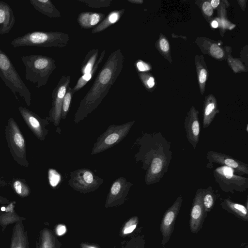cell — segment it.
Here are the masks:
<instances>
[{"label":"cell","mask_w":248,"mask_h":248,"mask_svg":"<svg viewBox=\"0 0 248 248\" xmlns=\"http://www.w3.org/2000/svg\"><path fill=\"white\" fill-rule=\"evenodd\" d=\"M71 77L62 76L52 93V107L50 116L55 126H58L61 120L62 101L68 88L69 87Z\"/></svg>","instance_id":"ba28073f"},{"label":"cell","mask_w":248,"mask_h":248,"mask_svg":"<svg viewBox=\"0 0 248 248\" xmlns=\"http://www.w3.org/2000/svg\"><path fill=\"white\" fill-rule=\"evenodd\" d=\"M79 1L92 8H105L110 6L111 0H79Z\"/></svg>","instance_id":"f546056e"},{"label":"cell","mask_w":248,"mask_h":248,"mask_svg":"<svg viewBox=\"0 0 248 248\" xmlns=\"http://www.w3.org/2000/svg\"><path fill=\"white\" fill-rule=\"evenodd\" d=\"M9 137L11 146L17 156L23 157L25 154V140L15 122L11 119Z\"/></svg>","instance_id":"9a60e30c"},{"label":"cell","mask_w":248,"mask_h":248,"mask_svg":"<svg viewBox=\"0 0 248 248\" xmlns=\"http://www.w3.org/2000/svg\"><path fill=\"white\" fill-rule=\"evenodd\" d=\"M138 220L137 217L131 218L125 225L123 232L125 234L132 232L136 228Z\"/></svg>","instance_id":"d6a6232c"},{"label":"cell","mask_w":248,"mask_h":248,"mask_svg":"<svg viewBox=\"0 0 248 248\" xmlns=\"http://www.w3.org/2000/svg\"><path fill=\"white\" fill-rule=\"evenodd\" d=\"M16 21L13 11L10 6L3 1H0V34L9 33Z\"/></svg>","instance_id":"5bb4252c"},{"label":"cell","mask_w":248,"mask_h":248,"mask_svg":"<svg viewBox=\"0 0 248 248\" xmlns=\"http://www.w3.org/2000/svg\"><path fill=\"white\" fill-rule=\"evenodd\" d=\"M56 238L52 231L44 228L40 232L39 248H57Z\"/></svg>","instance_id":"484cf974"},{"label":"cell","mask_w":248,"mask_h":248,"mask_svg":"<svg viewBox=\"0 0 248 248\" xmlns=\"http://www.w3.org/2000/svg\"><path fill=\"white\" fill-rule=\"evenodd\" d=\"M127 1L132 3H142L143 2L142 0H127Z\"/></svg>","instance_id":"60d3db41"},{"label":"cell","mask_w":248,"mask_h":248,"mask_svg":"<svg viewBox=\"0 0 248 248\" xmlns=\"http://www.w3.org/2000/svg\"><path fill=\"white\" fill-rule=\"evenodd\" d=\"M207 158L211 163H216L234 170L241 175L248 174V165L230 155L215 151L208 152Z\"/></svg>","instance_id":"8fae6325"},{"label":"cell","mask_w":248,"mask_h":248,"mask_svg":"<svg viewBox=\"0 0 248 248\" xmlns=\"http://www.w3.org/2000/svg\"><path fill=\"white\" fill-rule=\"evenodd\" d=\"M136 65L138 70L140 72L148 71L150 69L147 63L141 61L137 62Z\"/></svg>","instance_id":"e575fe53"},{"label":"cell","mask_w":248,"mask_h":248,"mask_svg":"<svg viewBox=\"0 0 248 248\" xmlns=\"http://www.w3.org/2000/svg\"><path fill=\"white\" fill-rule=\"evenodd\" d=\"M202 188H199L195 194L190 213L189 227L192 233H197L202 227L205 212L202 202Z\"/></svg>","instance_id":"7c38bea8"},{"label":"cell","mask_w":248,"mask_h":248,"mask_svg":"<svg viewBox=\"0 0 248 248\" xmlns=\"http://www.w3.org/2000/svg\"><path fill=\"white\" fill-rule=\"evenodd\" d=\"M48 177L49 184L53 187L57 186L61 180V175L55 170L52 169L48 170Z\"/></svg>","instance_id":"1f68e13d"},{"label":"cell","mask_w":248,"mask_h":248,"mask_svg":"<svg viewBox=\"0 0 248 248\" xmlns=\"http://www.w3.org/2000/svg\"><path fill=\"white\" fill-rule=\"evenodd\" d=\"M105 18V15L102 13L85 12L78 15V22L81 28L88 29L94 27Z\"/></svg>","instance_id":"d6986e66"},{"label":"cell","mask_w":248,"mask_h":248,"mask_svg":"<svg viewBox=\"0 0 248 248\" xmlns=\"http://www.w3.org/2000/svg\"><path fill=\"white\" fill-rule=\"evenodd\" d=\"M212 26L213 28H217V26H218V23H217V22L216 21H213L212 22Z\"/></svg>","instance_id":"b9f144b4"},{"label":"cell","mask_w":248,"mask_h":248,"mask_svg":"<svg viewBox=\"0 0 248 248\" xmlns=\"http://www.w3.org/2000/svg\"><path fill=\"white\" fill-rule=\"evenodd\" d=\"M83 248H95L90 246H87V245H84V246H83Z\"/></svg>","instance_id":"7bdbcfd3"},{"label":"cell","mask_w":248,"mask_h":248,"mask_svg":"<svg viewBox=\"0 0 248 248\" xmlns=\"http://www.w3.org/2000/svg\"><path fill=\"white\" fill-rule=\"evenodd\" d=\"M146 84L149 88H152L155 85L154 78L151 77L147 80Z\"/></svg>","instance_id":"f35d334b"},{"label":"cell","mask_w":248,"mask_h":248,"mask_svg":"<svg viewBox=\"0 0 248 248\" xmlns=\"http://www.w3.org/2000/svg\"></svg>","instance_id":"ee69618b"},{"label":"cell","mask_w":248,"mask_h":248,"mask_svg":"<svg viewBox=\"0 0 248 248\" xmlns=\"http://www.w3.org/2000/svg\"><path fill=\"white\" fill-rule=\"evenodd\" d=\"M16 192L21 197L27 196L30 193L28 187L19 180H16L13 184Z\"/></svg>","instance_id":"4dcf8cb0"},{"label":"cell","mask_w":248,"mask_h":248,"mask_svg":"<svg viewBox=\"0 0 248 248\" xmlns=\"http://www.w3.org/2000/svg\"><path fill=\"white\" fill-rule=\"evenodd\" d=\"M216 199L212 186L202 188V202L206 213L209 212L213 208Z\"/></svg>","instance_id":"83f0119b"},{"label":"cell","mask_w":248,"mask_h":248,"mask_svg":"<svg viewBox=\"0 0 248 248\" xmlns=\"http://www.w3.org/2000/svg\"><path fill=\"white\" fill-rule=\"evenodd\" d=\"M219 2L220 1L218 0H213L211 1L210 4L212 7L216 8L218 5Z\"/></svg>","instance_id":"ab89813d"},{"label":"cell","mask_w":248,"mask_h":248,"mask_svg":"<svg viewBox=\"0 0 248 248\" xmlns=\"http://www.w3.org/2000/svg\"><path fill=\"white\" fill-rule=\"evenodd\" d=\"M30 2L36 11L48 17L61 16L60 12L50 0H30Z\"/></svg>","instance_id":"ac0fdd59"},{"label":"cell","mask_w":248,"mask_h":248,"mask_svg":"<svg viewBox=\"0 0 248 248\" xmlns=\"http://www.w3.org/2000/svg\"><path fill=\"white\" fill-rule=\"evenodd\" d=\"M21 61L25 67L26 79L35 84L37 88L46 84L57 67L54 59L42 55L23 56Z\"/></svg>","instance_id":"7a4b0ae2"},{"label":"cell","mask_w":248,"mask_h":248,"mask_svg":"<svg viewBox=\"0 0 248 248\" xmlns=\"http://www.w3.org/2000/svg\"><path fill=\"white\" fill-rule=\"evenodd\" d=\"M185 128L186 138L194 149H195L199 141L200 125L198 111L192 108L185 120Z\"/></svg>","instance_id":"4fadbf2b"},{"label":"cell","mask_w":248,"mask_h":248,"mask_svg":"<svg viewBox=\"0 0 248 248\" xmlns=\"http://www.w3.org/2000/svg\"><path fill=\"white\" fill-rule=\"evenodd\" d=\"M217 113L216 103L213 101L208 100L205 105L202 125L203 128L208 127L213 122Z\"/></svg>","instance_id":"4316f807"},{"label":"cell","mask_w":248,"mask_h":248,"mask_svg":"<svg viewBox=\"0 0 248 248\" xmlns=\"http://www.w3.org/2000/svg\"><path fill=\"white\" fill-rule=\"evenodd\" d=\"M202 10L207 16H210L213 14V9L209 2L206 1L203 3Z\"/></svg>","instance_id":"d590c367"},{"label":"cell","mask_w":248,"mask_h":248,"mask_svg":"<svg viewBox=\"0 0 248 248\" xmlns=\"http://www.w3.org/2000/svg\"><path fill=\"white\" fill-rule=\"evenodd\" d=\"M99 51L98 49H93L86 55L80 68V72L82 75L92 71L98 59Z\"/></svg>","instance_id":"d4e9b609"},{"label":"cell","mask_w":248,"mask_h":248,"mask_svg":"<svg viewBox=\"0 0 248 248\" xmlns=\"http://www.w3.org/2000/svg\"><path fill=\"white\" fill-rule=\"evenodd\" d=\"M135 121L121 125H111L97 139L91 155L100 153L115 145L124 139L129 133Z\"/></svg>","instance_id":"5b68a950"},{"label":"cell","mask_w":248,"mask_h":248,"mask_svg":"<svg viewBox=\"0 0 248 248\" xmlns=\"http://www.w3.org/2000/svg\"><path fill=\"white\" fill-rule=\"evenodd\" d=\"M124 56L120 49L111 53L99 72L91 88L81 100L75 114L76 124L96 108L122 71Z\"/></svg>","instance_id":"6da1fadb"},{"label":"cell","mask_w":248,"mask_h":248,"mask_svg":"<svg viewBox=\"0 0 248 248\" xmlns=\"http://www.w3.org/2000/svg\"><path fill=\"white\" fill-rule=\"evenodd\" d=\"M105 50H103L101 52L100 56L98 57V59L93 69L90 73L83 75L80 78H79L76 85L73 88H72V92L73 94H74L80 90L86 84L88 81H89L93 77L97 70L100 64L103 60L105 55Z\"/></svg>","instance_id":"7402d4cb"},{"label":"cell","mask_w":248,"mask_h":248,"mask_svg":"<svg viewBox=\"0 0 248 248\" xmlns=\"http://www.w3.org/2000/svg\"><path fill=\"white\" fill-rule=\"evenodd\" d=\"M0 77L16 97L18 94L30 104L31 93L8 55L0 48Z\"/></svg>","instance_id":"277c9868"},{"label":"cell","mask_w":248,"mask_h":248,"mask_svg":"<svg viewBox=\"0 0 248 248\" xmlns=\"http://www.w3.org/2000/svg\"><path fill=\"white\" fill-rule=\"evenodd\" d=\"M23 220L14 226L10 248H28L27 232L25 231Z\"/></svg>","instance_id":"2e32d148"},{"label":"cell","mask_w":248,"mask_h":248,"mask_svg":"<svg viewBox=\"0 0 248 248\" xmlns=\"http://www.w3.org/2000/svg\"><path fill=\"white\" fill-rule=\"evenodd\" d=\"M70 40L69 34L60 31H32L13 39L10 43L14 47L37 46L63 47Z\"/></svg>","instance_id":"3957f363"},{"label":"cell","mask_w":248,"mask_h":248,"mask_svg":"<svg viewBox=\"0 0 248 248\" xmlns=\"http://www.w3.org/2000/svg\"><path fill=\"white\" fill-rule=\"evenodd\" d=\"M210 54L216 58H221L223 56V50L216 44H213L210 48Z\"/></svg>","instance_id":"836d02e7"},{"label":"cell","mask_w":248,"mask_h":248,"mask_svg":"<svg viewBox=\"0 0 248 248\" xmlns=\"http://www.w3.org/2000/svg\"><path fill=\"white\" fill-rule=\"evenodd\" d=\"M222 205L232 213L241 217L246 221H248V214L247 207L241 204L234 202L229 199L224 200Z\"/></svg>","instance_id":"cb8c5ba5"},{"label":"cell","mask_w":248,"mask_h":248,"mask_svg":"<svg viewBox=\"0 0 248 248\" xmlns=\"http://www.w3.org/2000/svg\"><path fill=\"white\" fill-rule=\"evenodd\" d=\"M5 213L0 216V224L4 229L6 226L17 222L21 220L26 219L23 217L18 216L14 210V205L11 203L6 208Z\"/></svg>","instance_id":"603a6c76"},{"label":"cell","mask_w":248,"mask_h":248,"mask_svg":"<svg viewBox=\"0 0 248 248\" xmlns=\"http://www.w3.org/2000/svg\"><path fill=\"white\" fill-rule=\"evenodd\" d=\"M182 202V197H178L173 204L167 209L162 217L160 230L163 237V246L168 242L172 234Z\"/></svg>","instance_id":"30bf717a"},{"label":"cell","mask_w":248,"mask_h":248,"mask_svg":"<svg viewBox=\"0 0 248 248\" xmlns=\"http://www.w3.org/2000/svg\"><path fill=\"white\" fill-rule=\"evenodd\" d=\"M73 95L72 88L69 87L66 91L62 101L61 119H65L66 117L69 112Z\"/></svg>","instance_id":"f1b7e54d"},{"label":"cell","mask_w":248,"mask_h":248,"mask_svg":"<svg viewBox=\"0 0 248 248\" xmlns=\"http://www.w3.org/2000/svg\"><path fill=\"white\" fill-rule=\"evenodd\" d=\"M165 162L163 155L160 154L154 157L145 176V181L147 185L155 182L157 178H159V175L164 168Z\"/></svg>","instance_id":"e0dca14e"},{"label":"cell","mask_w":248,"mask_h":248,"mask_svg":"<svg viewBox=\"0 0 248 248\" xmlns=\"http://www.w3.org/2000/svg\"><path fill=\"white\" fill-rule=\"evenodd\" d=\"M104 180L88 169H79L70 173L68 185L74 190L87 193L94 191L103 184Z\"/></svg>","instance_id":"52a82bcc"},{"label":"cell","mask_w":248,"mask_h":248,"mask_svg":"<svg viewBox=\"0 0 248 248\" xmlns=\"http://www.w3.org/2000/svg\"><path fill=\"white\" fill-rule=\"evenodd\" d=\"M160 47L161 50L164 52L168 51L169 49V45L168 42L164 38H162L160 40Z\"/></svg>","instance_id":"8d00e7d4"},{"label":"cell","mask_w":248,"mask_h":248,"mask_svg":"<svg viewBox=\"0 0 248 248\" xmlns=\"http://www.w3.org/2000/svg\"><path fill=\"white\" fill-rule=\"evenodd\" d=\"M207 72L205 69H202L201 70L199 75V81L201 83H204L206 79Z\"/></svg>","instance_id":"74e56055"},{"label":"cell","mask_w":248,"mask_h":248,"mask_svg":"<svg viewBox=\"0 0 248 248\" xmlns=\"http://www.w3.org/2000/svg\"><path fill=\"white\" fill-rule=\"evenodd\" d=\"M19 110L27 124L39 137L43 136V129L38 119L29 110L23 107H20Z\"/></svg>","instance_id":"44dd1931"},{"label":"cell","mask_w":248,"mask_h":248,"mask_svg":"<svg viewBox=\"0 0 248 248\" xmlns=\"http://www.w3.org/2000/svg\"><path fill=\"white\" fill-rule=\"evenodd\" d=\"M215 181L220 188L226 192L244 191L248 187V178L232 172L230 168L222 166L216 168L213 172Z\"/></svg>","instance_id":"8992f818"},{"label":"cell","mask_w":248,"mask_h":248,"mask_svg":"<svg viewBox=\"0 0 248 248\" xmlns=\"http://www.w3.org/2000/svg\"><path fill=\"white\" fill-rule=\"evenodd\" d=\"M124 11L125 10L123 9L111 12L97 26L92 30V33H96L103 31L118 22L124 14Z\"/></svg>","instance_id":"ffe728a7"},{"label":"cell","mask_w":248,"mask_h":248,"mask_svg":"<svg viewBox=\"0 0 248 248\" xmlns=\"http://www.w3.org/2000/svg\"><path fill=\"white\" fill-rule=\"evenodd\" d=\"M133 184L123 177H120L112 183L108 195L106 207L119 205L124 201Z\"/></svg>","instance_id":"9c48e42d"}]
</instances>
